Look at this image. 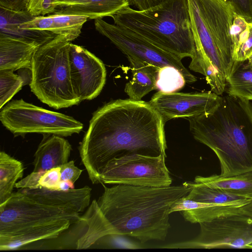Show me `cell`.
Wrapping results in <instances>:
<instances>
[{
	"label": "cell",
	"mask_w": 252,
	"mask_h": 252,
	"mask_svg": "<svg viewBox=\"0 0 252 252\" xmlns=\"http://www.w3.org/2000/svg\"><path fill=\"white\" fill-rule=\"evenodd\" d=\"M164 124L149 102L117 99L98 109L78 148L91 182L101 184V171L114 158L166 155Z\"/></svg>",
	"instance_id": "cell-1"
},
{
	"label": "cell",
	"mask_w": 252,
	"mask_h": 252,
	"mask_svg": "<svg viewBox=\"0 0 252 252\" xmlns=\"http://www.w3.org/2000/svg\"><path fill=\"white\" fill-rule=\"evenodd\" d=\"M101 184L104 191L97 202L117 235L141 243L164 241L170 228V209L191 189L186 182L162 187L119 184L108 188Z\"/></svg>",
	"instance_id": "cell-2"
},
{
	"label": "cell",
	"mask_w": 252,
	"mask_h": 252,
	"mask_svg": "<svg viewBox=\"0 0 252 252\" xmlns=\"http://www.w3.org/2000/svg\"><path fill=\"white\" fill-rule=\"evenodd\" d=\"M197 141L217 156L221 176L252 170V103L227 94L207 112L187 118Z\"/></svg>",
	"instance_id": "cell-3"
},
{
	"label": "cell",
	"mask_w": 252,
	"mask_h": 252,
	"mask_svg": "<svg viewBox=\"0 0 252 252\" xmlns=\"http://www.w3.org/2000/svg\"><path fill=\"white\" fill-rule=\"evenodd\" d=\"M195 53L189 68L212 91L222 88L232 66L231 28L235 13L227 0H187Z\"/></svg>",
	"instance_id": "cell-4"
},
{
	"label": "cell",
	"mask_w": 252,
	"mask_h": 252,
	"mask_svg": "<svg viewBox=\"0 0 252 252\" xmlns=\"http://www.w3.org/2000/svg\"><path fill=\"white\" fill-rule=\"evenodd\" d=\"M111 17L117 26L181 59L195 55L187 0H164L143 10L128 6Z\"/></svg>",
	"instance_id": "cell-5"
},
{
	"label": "cell",
	"mask_w": 252,
	"mask_h": 252,
	"mask_svg": "<svg viewBox=\"0 0 252 252\" xmlns=\"http://www.w3.org/2000/svg\"><path fill=\"white\" fill-rule=\"evenodd\" d=\"M70 43L64 36L57 35L41 45L32 59L31 91L41 102L56 109L77 105L81 101L71 81Z\"/></svg>",
	"instance_id": "cell-6"
},
{
	"label": "cell",
	"mask_w": 252,
	"mask_h": 252,
	"mask_svg": "<svg viewBox=\"0 0 252 252\" xmlns=\"http://www.w3.org/2000/svg\"><path fill=\"white\" fill-rule=\"evenodd\" d=\"M3 126L15 136L37 133L63 137L79 133L83 125L73 117L17 99L6 103L0 111Z\"/></svg>",
	"instance_id": "cell-7"
},
{
	"label": "cell",
	"mask_w": 252,
	"mask_h": 252,
	"mask_svg": "<svg viewBox=\"0 0 252 252\" xmlns=\"http://www.w3.org/2000/svg\"><path fill=\"white\" fill-rule=\"evenodd\" d=\"M166 157L133 154L114 158L101 171V184L170 186L172 179L165 164Z\"/></svg>",
	"instance_id": "cell-8"
},
{
	"label": "cell",
	"mask_w": 252,
	"mask_h": 252,
	"mask_svg": "<svg viewBox=\"0 0 252 252\" xmlns=\"http://www.w3.org/2000/svg\"><path fill=\"white\" fill-rule=\"evenodd\" d=\"M199 224L200 233L195 238L161 248L252 249V217L241 213L229 214Z\"/></svg>",
	"instance_id": "cell-9"
},
{
	"label": "cell",
	"mask_w": 252,
	"mask_h": 252,
	"mask_svg": "<svg viewBox=\"0 0 252 252\" xmlns=\"http://www.w3.org/2000/svg\"><path fill=\"white\" fill-rule=\"evenodd\" d=\"M95 29L108 38L127 57H130L152 64L158 68L166 66L178 69L187 83L196 81L183 64L179 57L168 52L145 39L134 32L102 19L94 20Z\"/></svg>",
	"instance_id": "cell-10"
},
{
	"label": "cell",
	"mask_w": 252,
	"mask_h": 252,
	"mask_svg": "<svg viewBox=\"0 0 252 252\" xmlns=\"http://www.w3.org/2000/svg\"><path fill=\"white\" fill-rule=\"evenodd\" d=\"M81 216L38 203L18 190L0 204V236L57 220H69L78 223L81 221Z\"/></svg>",
	"instance_id": "cell-11"
},
{
	"label": "cell",
	"mask_w": 252,
	"mask_h": 252,
	"mask_svg": "<svg viewBox=\"0 0 252 252\" xmlns=\"http://www.w3.org/2000/svg\"><path fill=\"white\" fill-rule=\"evenodd\" d=\"M69 60L72 84L77 96L81 101L95 98L106 81L103 62L85 48L71 43Z\"/></svg>",
	"instance_id": "cell-12"
},
{
	"label": "cell",
	"mask_w": 252,
	"mask_h": 252,
	"mask_svg": "<svg viewBox=\"0 0 252 252\" xmlns=\"http://www.w3.org/2000/svg\"><path fill=\"white\" fill-rule=\"evenodd\" d=\"M221 95L213 92L165 93L158 91L149 103L165 123L177 118H189L207 112L220 101Z\"/></svg>",
	"instance_id": "cell-13"
},
{
	"label": "cell",
	"mask_w": 252,
	"mask_h": 252,
	"mask_svg": "<svg viewBox=\"0 0 252 252\" xmlns=\"http://www.w3.org/2000/svg\"><path fill=\"white\" fill-rule=\"evenodd\" d=\"M19 190L38 203L79 214L89 206L92 195V189L87 186L67 190H51L44 188Z\"/></svg>",
	"instance_id": "cell-14"
},
{
	"label": "cell",
	"mask_w": 252,
	"mask_h": 252,
	"mask_svg": "<svg viewBox=\"0 0 252 252\" xmlns=\"http://www.w3.org/2000/svg\"><path fill=\"white\" fill-rule=\"evenodd\" d=\"M252 200L220 204L197 202L187 199L185 196L174 204L170 213L179 211L186 221L199 223L222 216L241 213L242 207Z\"/></svg>",
	"instance_id": "cell-15"
},
{
	"label": "cell",
	"mask_w": 252,
	"mask_h": 252,
	"mask_svg": "<svg viewBox=\"0 0 252 252\" xmlns=\"http://www.w3.org/2000/svg\"><path fill=\"white\" fill-rule=\"evenodd\" d=\"M73 224L69 220L51 221L0 236V250H19L36 241L57 238Z\"/></svg>",
	"instance_id": "cell-16"
},
{
	"label": "cell",
	"mask_w": 252,
	"mask_h": 252,
	"mask_svg": "<svg viewBox=\"0 0 252 252\" xmlns=\"http://www.w3.org/2000/svg\"><path fill=\"white\" fill-rule=\"evenodd\" d=\"M40 46L35 41L0 33V70H31L33 56Z\"/></svg>",
	"instance_id": "cell-17"
},
{
	"label": "cell",
	"mask_w": 252,
	"mask_h": 252,
	"mask_svg": "<svg viewBox=\"0 0 252 252\" xmlns=\"http://www.w3.org/2000/svg\"><path fill=\"white\" fill-rule=\"evenodd\" d=\"M53 14L79 15L91 19L111 17L128 6L129 0H56Z\"/></svg>",
	"instance_id": "cell-18"
},
{
	"label": "cell",
	"mask_w": 252,
	"mask_h": 252,
	"mask_svg": "<svg viewBox=\"0 0 252 252\" xmlns=\"http://www.w3.org/2000/svg\"><path fill=\"white\" fill-rule=\"evenodd\" d=\"M34 155L33 171H46L61 167L68 161L72 150L69 142L63 136L44 135Z\"/></svg>",
	"instance_id": "cell-19"
},
{
	"label": "cell",
	"mask_w": 252,
	"mask_h": 252,
	"mask_svg": "<svg viewBox=\"0 0 252 252\" xmlns=\"http://www.w3.org/2000/svg\"><path fill=\"white\" fill-rule=\"evenodd\" d=\"M81 220L87 226L85 232L76 241V249H88L98 240L108 235H117V232L100 210L97 200L94 199Z\"/></svg>",
	"instance_id": "cell-20"
},
{
	"label": "cell",
	"mask_w": 252,
	"mask_h": 252,
	"mask_svg": "<svg viewBox=\"0 0 252 252\" xmlns=\"http://www.w3.org/2000/svg\"><path fill=\"white\" fill-rule=\"evenodd\" d=\"M132 73L131 79L125 86V92L129 99L140 101L151 91L157 89L159 68L147 63L127 57Z\"/></svg>",
	"instance_id": "cell-21"
},
{
	"label": "cell",
	"mask_w": 252,
	"mask_h": 252,
	"mask_svg": "<svg viewBox=\"0 0 252 252\" xmlns=\"http://www.w3.org/2000/svg\"><path fill=\"white\" fill-rule=\"evenodd\" d=\"M194 184L219 188L232 194L252 199V170L236 175L224 177L213 175L197 176Z\"/></svg>",
	"instance_id": "cell-22"
},
{
	"label": "cell",
	"mask_w": 252,
	"mask_h": 252,
	"mask_svg": "<svg viewBox=\"0 0 252 252\" xmlns=\"http://www.w3.org/2000/svg\"><path fill=\"white\" fill-rule=\"evenodd\" d=\"M228 94L252 100V57L242 61H234L226 78Z\"/></svg>",
	"instance_id": "cell-23"
},
{
	"label": "cell",
	"mask_w": 252,
	"mask_h": 252,
	"mask_svg": "<svg viewBox=\"0 0 252 252\" xmlns=\"http://www.w3.org/2000/svg\"><path fill=\"white\" fill-rule=\"evenodd\" d=\"M234 61L252 57V23L235 13L231 28Z\"/></svg>",
	"instance_id": "cell-24"
},
{
	"label": "cell",
	"mask_w": 252,
	"mask_h": 252,
	"mask_svg": "<svg viewBox=\"0 0 252 252\" xmlns=\"http://www.w3.org/2000/svg\"><path fill=\"white\" fill-rule=\"evenodd\" d=\"M23 163L4 151L0 153V204L10 197L17 181L22 178Z\"/></svg>",
	"instance_id": "cell-25"
},
{
	"label": "cell",
	"mask_w": 252,
	"mask_h": 252,
	"mask_svg": "<svg viewBox=\"0 0 252 252\" xmlns=\"http://www.w3.org/2000/svg\"><path fill=\"white\" fill-rule=\"evenodd\" d=\"M191 187L186 196L187 199L207 203L226 204L239 201L251 199L240 196L223 189L198 185L192 182H186Z\"/></svg>",
	"instance_id": "cell-26"
},
{
	"label": "cell",
	"mask_w": 252,
	"mask_h": 252,
	"mask_svg": "<svg viewBox=\"0 0 252 252\" xmlns=\"http://www.w3.org/2000/svg\"><path fill=\"white\" fill-rule=\"evenodd\" d=\"M54 21L53 32L62 35L71 42L80 35L84 24L87 21V16L71 14H52Z\"/></svg>",
	"instance_id": "cell-27"
},
{
	"label": "cell",
	"mask_w": 252,
	"mask_h": 252,
	"mask_svg": "<svg viewBox=\"0 0 252 252\" xmlns=\"http://www.w3.org/2000/svg\"><path fill=\"white\" fill-rule=\"evenodd\" d=\"M186 82L184 77L178 69L166 66L158 70L157 89L165 93H173L182 89Z\"/></svg>",
	"instance_id": "cell-28"
},
{
	"label": "cell",
	"mask_w": 252,
	"mask_h": 252,
	"mask_svg": "<svg viewBox=\"0 0 252 252\" xmlns=\"http://www.w3.org/2000/svg\"><path fill=\"white\" fill-rule=\"evenodd\" d=\"M24 80L9 70H0V109H1L24 85Z\"/></svg>",
	"instance_id": "cell-29"
},
{
	"label": "cell",
	"mask_w": 252,
	"mask_h": 252,
	"mask_svg": "<svg viewBox=\"0 0 252 252\" xmlns=\"http://www.w3.org/2000/svg\"><path fill=\"white\" fill-rule=\"evenodd\" d=\"M56 6V0H29L27 9L32 16H44L54 13Z\"/></svg>",
	"instance_id": "cell-30"
},
{
	"label": "cell",
	"mask_w": 252,
	"mask_h": 252,
	"mask_svg": "<svg viewBox=\"0 0 252 252\" xmlns=\"http://www.w3.org/2000/svg\"><path fill=\"white\" fill-rule=\"evenodd\" d=\"M61 181V167L50 169L44 172L39 179L41 188L51 190H58Z\"/></svg>",
	"instance_id": "cell-31"
},
{
	"label": "cell",
	"mask_w": 252,
	"mask_h": 252,
	"mask_svg": "<svg viewBox=\"0 0 252 252\" xmlns=\"http://www.w3.org/2000/svg\"><path fill=\"white\" fill-rule=\"evenodd\" d=\"M234 13L252 23V0H229Z\"/></svg>",
	"instance_id": "cell-32"
},
{
	"label": "cell",
	"mask_w": 252,
	"mask_h": 252,
	"mask_svg": "<svg viewBox=\"0 0 252 252\" xmlns=\"http://www.w3.org/2000/svg\"><path fill=\"white\" fill-rule=\"evenodd\" d=\"M61 167V180L69 181L73 183L80 177L83 170L75 166L74 161L71 160Z\"/></svg>",
	"instance_id": "cell-33"
},
{
	"label": "cell",
	"mask_w": 252,
	"mask_h": 252,
	"mask_svg": "<svg viewBox=\"0 0 252 252\" xmlns=\"http://www.w3.org/2000/svg\"><path fill=\"white\" fill-rule=\"evenodd\" d=\"M45 171H32L25 178L17 182L15 185L18 189H35L41 188L39 184L40 177Z\"/></svg>",
	"instance_id": "cell-34"
},
{
	"label": "cell",
	"mask_w": 252,
	"mask_h": 252,
	"mask_svg": "<svg viewBox=\"0 0 252 252\" xmlns=\"http://www.w3.org/2000/svg\"><path fill=\"white\" fill-rule=\"evenodd\" d=\"M29 0H0V7L16 12L28 11L27 7Z\"/></svg>",
	"instance_id": "cell-35"
},
{
	"label": "cell",
	"mask_w": 252,
	"mask_h": 252,
	"mask_svg": "<svg viewBox=\"0 0 252 252\" xmlns=\"http://www.w3.org/2000/svg\"><path fill=\"white\" fill-rule=\"evenodd\" d=\"M164 0H129V4L134 6L137 10L147 9L160 4Z\"/></svg>",
	"instance_id": "cell-36"
},
{
	"label": "cell",
	"mask_w": 252,
	"mask_h": 252,
	"mask_svg": "<svg viewBox=\"0 0 252 252\" xmlns=\"http://www.w3.org/2000/svg\"><path fill=\"white\" fill-rule=\"evenodd\" d=\"M74 184L69 181L61 180L59 184L58 190H67L74 189Z\"/></svg>",
	"instance_id": "cell-37"
},
{
	"label": "cell",
	"mask_w": 252,
	"mask_h": 252,
	"mask_svg": "<svg viewBox=\"0 0 252 252\" xmlns=\"http://www.w3.org/2000/svg\"><path fill=\"white\" fill-rule=\"evenodd\" d=\"M241 214L252 217V200L249 203L242 207Z\"/></svg>",
	"instance_id": "cell-38"
},
{
	"label": "cell",
	"mask_w": 252,
	"mask_h": 252,
	"mask_svg": "<svg viewBox=\"0 0 252 252\" xmlns=\"http://www.w3.org/2000/svg\"><path fill=\"white\" fill-rule=\"evenodd\" d=\"M228 1H229V0H227Z\"/></svg>",
	"instance_id": "cell-39"
}]
</instances>
